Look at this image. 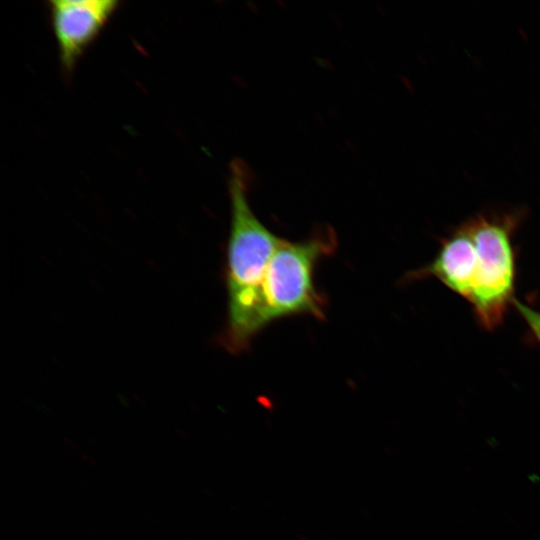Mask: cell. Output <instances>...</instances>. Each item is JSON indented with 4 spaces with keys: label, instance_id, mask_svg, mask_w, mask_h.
Wrapping results in <instances>:
<instances>
[{
    "label": "cell",
    "instance_id": "6da1fadb",
    "mask_svg": "<svg viewBox=\"0 0 540 540\" xmlns=\"http://www.w3.org/2000/svg\"><path fill=\"white\" fill-rule=\"evenodd\" d=\"M248 174L233 161L229 176L231 225L227 247V324L222 344L231 353L248 347L262 327L261 286L267 266L283 240L255 215L248 200Z\"/></svg>",
    "mask_w": 540,
    "mask_h": 540
},
{
    "label": "cell",
    "instance_id": "7a4b0ae2",
    "mask_svg": "<svg viewBox=\"0 0 540 540\" xmlns=\"http://www.w3.org/2000/svg\"><path fill=\"white\" fill-rule=\"evenodd\" d=\"M335 232L326 228L308 239H283L274 252L261 286L262 329L279 318L311 315L323 319L325 299L314 284L317 263L336 249Z\"/></svg>",
    "mask_w": 540,
    "mask_h": 540
},
{
    "label": "cell",
    "instance_id": "3957f363",
    "mask_svg": "<svg viewBox=\"0 0 540 540\" xmlns=\"http://www.w3.org/2000/svg\"><path fill=\"white\" fill-rule=\"evenodd\" d=\"M520 212L476 215L465 221L477 251L474 286L469 302L480 323L493 329L513 302L515 261L512 233Z\"/></svg>",
    "mask_w": 540,
    "mask_h": 540
},
{
    "label": "cell",
    "instance_id": "277c9868",
    "mask_svg": "<svg viewBox=\"0 0 540 540\" xmlns=\"http://www.w3.org/2000/svg\"><path fill=\"white\" fill-rule=\"evenodd\" d=\"M48 5L59 59L64 71L70 73L115 14L119 2L51 0Z\"/></svg>",
    "mask_w": 540,
    "mask_h": 540
},
{
    "label": "cell",
    "instance_id": "5b68a950",
    "mask_svg": "<svg viewBox=\"0 0 540 540\" xmlns=\"http://www.w3.org/2000/svg\"><path fill=\"white\" fill-rule=\"evenodd\" d=\"M477 251L464 222L441 242L431 263L412 272L409 278L433 276L469 301L476 275Z\"/></svg>",
    "mask_w": 540,
    "mask_h": 540
},
{
    "label": "cell",
    "instance_id": "8992f818",
    "mask_svg": "<svg viewBox=\"0 0 540 540\" xmlns=\"http://www.w3.org/2000/svg\"><path fill=\"white\" fill-rule=\"evenodd\" d=\"M512 304L514 305L518 313L522 316L534 337L540 343V312L532 309L529 306H526L515 298Z\"/></svg>",
    "mask_w": 540,
    "mask_h": 540
}]
</instances>
